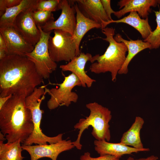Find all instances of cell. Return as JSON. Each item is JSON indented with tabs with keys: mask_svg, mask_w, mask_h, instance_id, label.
<instances>
[{
	"mask_svg": "<svg viewBox=\"0 0 160 160\" xmlns=\"http://www.w3.org/2000/svg\"><path fill=\"white\" fill-rule=\"evenodd\" d=\"M43 82L34 64L26 56L8 55L0 60V97H27Z\"/></svg>",
	"mask_w": 160,
	"mask_h": 160,
	"instance_id": "obj_1",
	"label": "cell"
},
{
	"mask_svg": "<svg viewBox=\"0 0 160 160\" xmlns=\"http://www.w3.org/2000/svg\"><path fill=\"white\" fill-rule=\"evenodd\" d=\"M25 95H13L0 110V132L7 143L23 144L34 129L31 113L25 105Z\"/></svg>",
	"mask_w": 160,
	"mask_h": 160,
	"instance_id": "obj_2",
	"label": "cell"
},
{
	"mask_svg": "<svg viewBox=\"0 0 160 160\" xmlns=\"http://www.w3.org/2000/svg\"><path fill=\"white\" fill-rule=\"evenodd\" d=\"M102 32L106 37L100 38L108 42L109 46L103 55L98 54L92 57L89 70L96 74L109 72L112 81L115 82L117 74L126 60L127 48L124 43L115 40V30L112 27L102 29Z\"/></svg>",
	"mask_w": 160,
	"mask_h": 160,
	"instance_id": "obj_3",
	"label": "cell"
},
{
	"mask_svg": "<svg viewBox=\"0 0 160 160\" xmlns=\"http://www.w3.org/2000/svg\"><path fill=\"white\" fill-rule=\"evenodd\" d=\"M86 107L90 111L89 115L85 118L80 119L74 126L75 129L79 130L76 140L73 142L78 150H81L82 147L80 143L81 135L90 126L93 128L91 134L96 140L109 142L111 139L109 124L112 118L111 111L96 102L87 104Z\"/></svg>",
	"mask_w": 160,
	"mask_h": 160,
	"instance_id": "obj_4",
	"label": "cell"
},
{
	"mask_svg": "<svg viewBox=\"0 0 160 160\" xmlns=\"http://www.w3.org/2000/svg\"><path fill=\"white\" fill-rule=\"evenodd\" d=\"M46 85L36 87L33 92L26 97L25 102L26 107L31 111L34 129L31 134L22 144L26 145L47 144L56 143L62 140L63 134L54 137H48L44 134L40 127L44 111L40 109V105L47 93Z\"/></svg>",
	"mask_w": 160,
	"mask_h": 160,
	"instance_id": "obj_5",
	"label": "cell"
},
{
	"mask_svg": "<svg viewBox=\"0 0 160 160\" xmlns=\"http://www.w3.org/2000/svg\"><path fill=\"white\" fill-rule=\"evenodd\" d=\"M37 26L41 32L40 40L33 50L26 54L25 56L34 64L39 74L47 79L57 68V64L51 59L49 52L48 43L52 31L45 32L41 26Z\"/></svg>",
	"mask_w": 160,
	"mask_h": 160,
	"instance_id": "obj_6",
	"label": "cell"
},
{
	"mask_svg": "<svg viewBox=\"0 0 160 160\" xmlns=\"http://www.w3.org/2000/svg\"><path fill=\"white\" fill-rule=\"evenodd\" d=\"M58 85L57 88L50 89L47 88V93L50 98L47 103L48 108L51 110L54 109L59 106L68 107L72 102L76 103L78 96L72 90L76 86H81V83L79 78L74 73L64 76V79L60 84H52Z\"/></svg>",
	"mask_w": 160,
	"mask_h": 160,
	"instance_id": "obj_7",
	"label": "cell"
},
{
	"mask_svg": "<svg viewBox=\"0 0 160 160\" xmlns=\"http://www.w3.org/2000/svg\"><path fill=\"white\" fill-rule=\"evenodd\" d=\"M54 36H50L48 43L50 56L54 62H70L78 56L74 39L69 33L61 30H53Z\"/></svg>",
	"mask_w": 160,
	"mask_h": 160,
	"instance_id": "obj_8",
	"label": "cell"
},
{
	"mask_svg": "<svg viewBox=\"0 0 160 160\" xmlns=\"http://www.w3.org/2000/svg\"><path fill=\"white\" fill-rule=\"evenodd\" d=\"M60 15L55 21H51L41 27L45 32L58 29L68 32L73 36L76 25V14L74 0H60Z\"/></svg>",
	"mask_w": 160,
	"mask_h": 160,
	"instance_id": "obj_9",
	"label": "cell"
},
{
	"mask_svg": "<svg viewBox=\"0 0 160 160\" xmlns=\"http://www.w3.org/2000/svg\"><path fill=\"white\" fill-rule=\"evenodd\" d=\"M36 6L21 12L15 18L13 27L28 43L34 46L40 40L41 34L33 17Z\"/></svg>",
	"mask_w": 160,
	"mask_h": 160,
	"instance_id": "obj_10",
	"label": "cell"
},
{
	"mask_svg": "<svg viewBox=\"0 0 160 160\" xmlns=\"http://www.w3.org/2000/svg\"><path fill=\"white\" fill-rule=\"evenodd\" d=\"M23 150L27 151L31 156V160H38L43 157L57 160L59 154L64 151L75 147L71 140H62L56 143L48 145H26L22 144Z\"/></svg>",
	"mask_w": 160,
	"mask_h": 160,
	"instance_id": "obj_11",
	"label": "cell"
},
{
	"mask_svg": "<svg viewBox=\"0 0 160 160\" xmlns=\"http://www.w3.org/2000/svg\"><path fill=\"white\" fill-rule=\"evenodd\" d=\"M0 33L6 42L8 55L25 56L34 48V46L26 41L13 26L0 28Z\"/></svg>",
	"mask_w": 160,
	"mask_h": 160,
	"instance_id": "obj_12",
	"label": "cell"
},
{
	"mask_svg": "<svg viewBox=\"0 0 160 160\" xmlns=\"http://www.w3.org/2000/svg\"><path fill=\"white\" fill-rule=\"evenodd\" d=\"M92 57L90 53L81 52L67 64L60 65V68L63 71H70L74 73L81 81L82 87H85L87 86L88 88L90 87L96 81L86 74L85 67L87 63L90 61Z\"/></svg>",
	"mask_w": 160,
	"mask_h": 160,
	"instance_id": "obj_13",
	"label": "cell"
},
{
	"mask_svg": "<svg viewBox=\"0 0 160 160\" xmlns=\"http://www.w3.org/2000/svg\"><path fill=\"white\" fill-rule=\"evenodd\" d=\"M158 4L156 0H121L118 3L119 11H115L114 15L118 18L126 14L132 12H136L143 19L148 18L151 11V7H156Z\"/></svg>",
	"mask_w": 160,
	"mask_h": 160,
	"instance_id": "obj_14",
	"label": "cell"
},
{
	"mask_svg": "<svg viewBox=\"0 0 160 160\" xmlns=\"http://www.w3.org/2000/svg\"><path fill=\"white\" fill-rule=\"evenodd\" d=\"M95 149L100 156L109 155L121 157L126 154L141 151H148L149 148L138 149L126 145L120 142L118 143H109L105 140H95L94 142Z\"/></svg>",
	"mask_w": 160,
	"mask_h": 160,
	"instance_id": "obj_15",
	"label": "cell"
},
{
	"mask_svg": "<svg viewBox=\"0 0 160 160\" xmlns=\"http://www.w3.org/2000/svg\"><path fill=\"white\" fill-rule=\"evenodd\" d=\"M81 13L86 17L101 24L110 20L100 0H75Z\"/></svg>",
	"mask_w": 160,
	"mask_h": 160,
	"instance_id": "obj_16",
	"label": "cell"
},
{
	"mask_svg": "<svg viewBox=\"0 0 160 160\" xmlns=\"http://www.w3.org/2000/svg\"><path fill=\"white\" fill-rule=\"evenodd\" d=\"M74 6L76 12V25L73 37L76 45L78 56L81 52L79 46L83 38L89 31L94 28H101V24L85 17L79 10L74 0Z\"/></svg>",
	"mask_w": 160,
	"mask_h": 160,
	"instance_id": "obj_17",
	"label": "cell"
},
{
	"mask_svg": "<svg viewBox=\"0 0 160 160\" xmlns=\"http://www.w3.org/2000/svg\"><path fill=\"white\" fill-rule=\"evenodd\" d=\"M112 23H123L132 26L140 33L144 39L148 36L152 31L148 18H141L136 12H131L127 16L118 20H112L107 22H103L101 23V28H105L107 25Z\"/></svg>",
	"mask_w": 160,
	"mask_h": 160,
	"instance_id": "obj_18",
	"label": "cell"
},
{
	"mask_svg": "<svg viewBox=\"0 0 160 160\" xmlns=\"http://www.w3.org/2000/svg\"><path fill=\"white\" fill-rule=\"evenodd\" d=\"M115 40L118 42L124 43L128 49V54L125 61L118 74H126L128 72V66L133 58L138 53L146 49H151V44L148 42L138 39L133 40L130 39L127 40L123 39L119 33L114 37Z\"/></svg>",
	"mask_w": 160,
	"mask_h": 160,
	"instance_id": "obj_19",
	"label": "cell"
},
{
	"mask_svg": "<svg viewBox=\"0 0 160 160\" xmlns=\"http://www.w3.org/2000/svg\"><path fill=\"white\" fill-rule=\"evenodd\" d=\"M144 123V121L143 118L139 116H136L131 127L123 134L120 142L135 148H144L140 133Z\"/></svg>",
	"mask_w": 160,
	"mask_h": 160,
	"instance_id": "obj_20",
	"label": "cell"
},
{
	"mask_svg": "<svg viewBox=\"0 0 160 160\" xmlns=\"http://www.w3.org/2000/svg\"><path fill=\"white\" fill-rule=\"evenodd\" d=\"M38 0H22L18 5L7 9L0 18V28L12 26L17 17L22 12L36 6Z\"/></svg>",
	"mask_w": 160,
	"mask_h": 160,
	"instance_id": "obj_21",
	"label": "cell"
},
{
	"mask_svg": "<svg viewBox=\"0 0 160 160\" xmlns=\"http://www.w3.org/2000/svg\"><path fill=\"white\" fill-rule=\"evenodd\" d=\"M20 140L14 142L4 143L0 141V159L1 160H23L21 155L23 149Z\"/></svg>",
	"mask_w": 160,
	"mask_h": 160,
	"instance_id": "obj_22",
	"label": "cell"
},
{
	"mask_svg": "<svg viewBox=\"0 0 160 160\" xmlns=\"http://www.w3.org/2000/svg\"><path fill=\"white\" fill-rule=\"evenodd\" d=\"M156 17L157 24L156 28L152 31L148 36L143 41L149 43L151 49H157L160 46V9L158 11H154Z\"/></svg>",
	"mask_w": 160,
	"mask_h": 160,
	"instance_id": "obj_23",
	"label": "cell"
},
{
	"mask_svg": "<svg viewBox=\"0 0 160 160\" xmlns=\"http://www.w3.org/2000/svg\"><path fill=\"white\" fill-rule=\"evenodd\" d=\"M33 17L37 26L41 27L48 22L54 20L51 12L43 10H35L33 12Z\"/></svg>",
	"mask_w": 160,
	"mask_h": 160,
	"instance_id": "obj_24",
	"label": "cell"
},
{
	"mask_svg": "<svg viewBox=\"0 0 160 160\" xmlns=\"http://www.w3.org/2000/svg\"><path fill=\"white\" fill-rule=\"evenodd\" d=\"M60 0H38L36 10L52 12L60 9Z\"/></svg>",
	"mask_w": 160,
	"mask_h": 160,
	"instance_id": "obj_25",
	"label": "cell"
},
{
	"mask_svg": "<svg viewBox=\"0 0 160 160\" xmlns=\"http://www.w3.org/2000/svg\"><path fill=\"white\" fill-rule=\"evenodd\" d=\"M22 0H0V16H1L7 9L20 4Z\"/></svg>",
	"mask_w": 160,
	"mask_h": 160,
	"instance_id": "obj_26",
	"label": "cell"
},
{
	"mask_svg": "<svg viewBox=\"0 0 160 160\" xmlns=\"http://www.w3.org/2000/svg\"><path fill=\"white\" fill-rule=\"evenodd\" d=\"M80 160H119V158L109 155L100 156L97 157L93 158L91 156L89 152H86L80 156Z\"/></svg>",
	"mask_w": 160,
	"mask_h": 160,
	"instance_id": "obj_27",
	"label": "cell"
},
{
	"mask_svg": "<svg viewBox=\"0 0 160 160\" xmlns=\"http://www.w3.org/2000/svg\"><path fill=\"white\" fill-rule=\"evenodd\" d=\"M103 9L110 20H112L111 15L114 13V11L111 7L110 0H100Z\"/></svg>",
	"mask_w": 160,
	"mask_h": 160,
	"instance_id": "obj_28",
	"label": "cell"
},
{
	"mask_svg": "<svg viewBox=\"0 0 160 160\" xmlns=\"http://www.w3.org/2000/svg\"><path fill=\"white\" fill-rule=\"evenodd\" d=\"M158 157L154 155L149 156L146 158H143L138 159H135L132 157H129L127 160H157Z\"/></svg>",
	"mask_w": 160,
	"mask_h": 160,
	"instance_id": "obj_29",
	"label": "cell"
},
{
	"mask_svg": "<svg viewBox=\"0 0 160 160\" xmlns=\"http://www.w3.org/2000/svg\"><path fill=\"white\" fill-rule=\"evenodd\" d=\"M12 95H10L7 97H0V110Z\"/></svg>",
	"mask_w": 160,
	"mask_h": 160,
	"instance_id": "obj_30",
	"label": "cell"
},
{
	"mask_svg": "<svg viewBox=\"0 0 160 160\" xmlns=\"http://www.w3.org/2000/svg\"><path fill=\"white\" fill-rule=\"evenodd\" d=\"M0 49H4L7 51V46L6 42L0 33Z\"/></svg>",
	"mask_w": 160,
	"mask_h": 160,
	"instance_id": "obj_31",
	"label": "cell"
},
{
	"mask_svg": "<svg viewBox=\"0 0 160 160\" xmlns=\"http://www.w3.org/2000/svg\"><path fill=\"white\" fill-rule=\"evenodd\" d=\"M8 55L7 51L4 49H0V60Z\"/></svg>",
	"mask_w": 160,
	"mask_h": 160,
	"instance_id": "obj_32",
	"label": "cell"
},
{
	"mask_svg": "<svg viewBox=\"0 0 160 160\" xmlns=\"http://www.w3.org/2000/svg\"><path fill=\"white\" fill-rule=\"evenodd\" d=\"M5 136L1 132H0V141H3L6 140V138H4Z\"/></svg>",
	"mask_w": 160,
	"mask_h": 160,
	"instance_id": "obj_33",
	"label": "cell"
},
{
	"mask_svg": "<svg viewBox=\"0 0 160 160\" xmlns=\"http://www.w3.org/2000/svg\"><path fill=\"white\" fill-rule=\"evenodd\" d=\"M158 3L160 4V0H158Z\"/></svg>",
	"mask_w": 160,
	"mask_h": 160,
	"instance_id": "obj_34",
	"label": "cell"
},
{
	"mask_svg": "<svg viewBox=\"0 0 160 160\" xmlns=\"http://www.w3.org/2000/svg\"><path fill=\"white\" fill-rule=\"evenodd\" d=\"M0 160H1V159H0Z\"/></svg>",
	"mask_w": 160,
	"mask_h": 160,
	"instance_id": "obj_35",
	"label": "cell"
}]
</instances>
